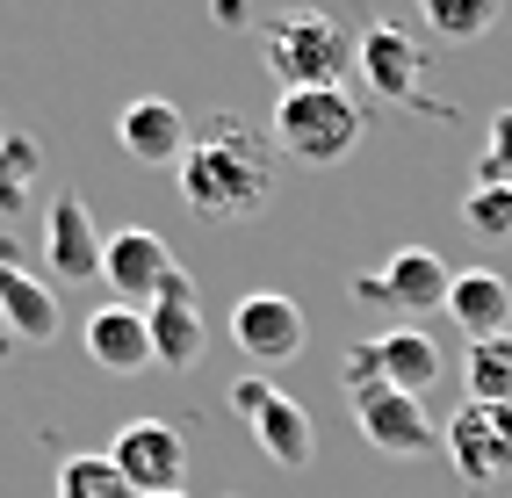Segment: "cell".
<instances>
[{"label":"cell","instance_id":"obj_1","mask_svg":"<svg viewBox=\"0 0 512 498\" xmlns=\"http://www.w3.org/2000/svg\"><path fill=\"white\" fill-rule=\"evenodd\" d=\"M174 181H181V203L210 224L253 217L275 195V145L246 116H210L202 130H188V152H181Z\"/></svg>","mask_w":512,"mask_h":498},{"label":"cell","instance_id":"obj_2","mask_svg":"<svg viewBox=\"0 0 512 498\" xmlns=\"http://www.w3.org/2000/svg\"><path fill=\"white\" fill-rule=\"evenodd\" d=\"M354 29L347 22H332L318 8H303V15H282V22H267V73L282 80V94H303V87H339L347 80V65H354Z\"/></svg>","mask_w":512,"mask_h":498},{"label":"cell","instance_id":"obj_3","mask_svg":"<svg viewBox=\"0 0 512 498\" xmlns=\"http://www.w3.org/2000/svg\"><path fill=\"white\" fill-rule=\"evenodd\" d=\"M361 102L347 87H303V94H282L275 102V145L303 166H339L354 145H361Z\"/></svg>","mask_w":512,"mask_h":498},{"label":"cell","instance_id":"obj_4","mask_svg":"<svg viewBox=\"0 0 512 498\" xmlns=\"http://www.w3.org/2000/svg\"><path fill=\"white\" fill-rule=\"evenodd\" d=\"M231 412L246 419V434L260 441V455L275 462V470H303V462L318 455L311 412H303L289 390H275L267 376H238V383H231Z\"/></svg>","mask_w":512,"mask_h":498},{"label":"cell","instance_id":"obj_5","mask_svg":"<svg viewBox=\"0 0 512 498\" xmlns=\"http://www.w3.org/2000/svg\"><path fill=\"white\" fill-rule=\"evenodd\" d=\"M109 462L123 470V484L138 491V498H159V491H181V477H188V441H181L166 419H130L123 434L109 441Z\"/></svg>","mask_w":512,"mask_h":498},{"label":"cell","instance_id":"obj_6","mask_svg":"<svg viewBox=\"0 0 512 498\" xmlns=\"http://www.w3.org/2000/svg\"><path fill=\"white\" fill-rule=\"evenodd\" d=\"M231 340L246 347V361H296L303 354V340H311V318H303V304L296 296H282V289H253V296H238L231 304Z\"/></svg>","mask_w":512,"mask_h":498},{"label":"cell","instance_id":"obj_7","mask_svg":"<svg viewBox=\"0 0 512 498\" xmlns=\"http://www.w3.org/2000/svg\"><path fill=\"white\" fill-rule=\"evenodd\" d=\"M440 441H448V462L462 484H491L512 470V405H462Z\"/></svg>","mask_w":512,"mask_h":498},{"label":"cell","instance_id":"obj_8","mask_svg":"<svg viewBox=\"0 0 512 498\" xmlns=\"http://www.w3.org/2000/svg\"><path fill=\"white\" fill-rule=\"evenodd\" d=\"M354 426H361V441L383 448V455H426V448H440L426 405H419V397H404V390H390V383L354 390Z\"/></svg>","mask_w":512,"mask_h":498},{"label":"cell","instance_id":"obj_9","mask_svg":"<svg viewBox=\"0 0 512 498\" xmlns=\"http://www.w3.org/2000/svg\"><path fill=\"white\" fill-rule=\"evenodd\" d=\"M166 275H174V253H166L159 231H145V224L109 231V246H101V282L116 289V304L145 311L152 296H159V282H166Z\"/></svg>","mask_w":512,"mask_h":498},{"label":"cell","instance_id":"obj_10","mask_svg":"<svg viewBox=\"0 0 512 498\" xmlns=\"http://www.w3.org/2000/svg\"><path fill=\"white\" fill-rule=\"evenodd\" d=\"M145 332H152V361L159 369H195L202 361V311H195V282L174 268L159 282V296L145 304Z\"/></svg>","mask_w":512,"mask_h":498},{"label":"cell","instance_id":"obj_11","mask_svg":"<svg viewBox=\"0 0 512 498\" xmlns=\"http://www.w3.org/2000/svg\"><path fill=\"white\" fill-rule=\"evenodd\" d=\"M0 325H8V340H22V347H44L58 332V289L37 268H22L8 246H0Z\"/></svg>","mask_w":512,"mask_h":498},{"label":"cell","instance_id":"obj_12","mask_svg":"<svg viewBox=\"0 0 512 498\" xmlns=\"http://www.w3.org/2000/svg\"><path fill=\"white\" fill-rule=\"evenodd\" d=\"M101 246H109V239L94 231L80 195H58V203L44 210V268L58 282H94L101 275Z\"/></svg>","mask_w":512,"mask_h":498},{"label":"cell","instance_id":"obj_13","mask_svg":"<svg viewBox=\"0 0 512 498\" xmlns=\"http://www.w3.org/2000/svg\"><path fill=\"white\" fill-rule=\"evenodd\" d=\"M116 145L145 166H181L188 152V116L166 102V94H138V102H123L116 116Z\"/></svg>","mask_w":512,"mask_h":498},{"label":"cell","instance_id":"obj_14","mask_svg":"<svg viewBox=\"0 0 512 498\" xmlns=\"http://www.w3.org/2000/svg\"><path fill=\"white\" fill-rule=\"evenodd\" d=\"M354 65H361V80H368L375 94H383V102H412V94H419V44L404 37L397 22H375V29H361Z\"/></svg>","mask_w":512,"mask_h":498},{"label":"cell","instance_id":"obj_15","mask_svg":"<svg viewBox=\"0 0 512 498\" xmlns=\"http://www.w3.org/2000/svg\"><path fill=\"white\" fill-rule=\"evenodd\" d=\"M368 354H375V383H390V390H404V397H426L440 376H448V361H440V347L426 340L419 325L375 332V340H368Z\"/></svg>","mask_w":512,"mask_h":498},{"label":"cell","instance_id":"obj_16","mask_svg":"<svg viewBox=\"0 0 512 498\" xmlns=\"http://www.w3.org/2000/svg\"><path fill=\"white\" fill-rule=\"evenodd\" d=\"M87 354H94V369H109V376H138V369H152L145 311H130V304H101V311L87 318Z\"/></svg>","mask_w":512,"mask_h":498},{"label":"cell","instance_id":"obj_17","mask_svg":"<svg viewBox=\"0 0 512 498\" xmlns=\"http://www.w3.org/2000/svg\"><path fill=\"white\" fill-rule=\"evenodd\" d=\"M448 289H455V268H448L440 253H426V246H404L390 268H383V296H390V311H412V318L448 311Z\"/></svg>","mask_w":512,"mask_h":498},{"label":"cell","instance_id":"obj_18","mask_svg":"<svg viewBox=\"0 0 512 498\" xmlns=\"http://www.w3.org/2000/svg\"><path fill=\"white\" fill-rule=\"evenodd\" d=\"M448 318L469 340H498V332H512V282L498 268H462L448 289Z\"/></svg>","mask_w":512,"mask_h":498},{"label":"cell","instance_id":"obj_19","mask_svg":"<svg viewBox=\"0 0 512 498\" xmlns=\"http://www.w3.org/2000/svg\"><path fill=\"white\" fill-rule=\"evenodd\" d=\"M37 174H44V145L29 138V130H8V138H0V217H8V224L29 210Z\"/></svg>","mask_w":512,"mask_h":498},{"label":"cell","instance_id":"obj_20","mask_svg":"<svg viewBox=\"0 0 512 498\" xmlns=\"http://www.w3.org/2000/svg\"><path fill=\"white\" fill-rule=\"evenodd\" d=\"M469 405H512V332H498V340H476L469 361Z\"/></svg>","mask_w":512,"mask_h":498},{"label":"cell","instance_id":"obj_21","mask_svg":"<svg viewBox=\"0 0 512 498\" xmlns=\"http://www.w3.org/2000/svg\"><path fill=\"white\" fill-rule=\"evenodd\" d=\"M58 498H138L109 455H65L58 462Z\"/></svg>","mask_w":512,"mask_h":498},{"label":"cell","instance_id":"obj_22","mask_svg":"<svg viewBox=\"0 0 512 498\" xmlns=\"http://www.w3.org/2000/svg\"><path fill=\"white\" fill-rule=\"evenodd\" d=\"M462 224L476 239H512V188L505 181H476L462 195Z\"/></svg>","mask_w":512,"mask_h":498},{"label":"cell","instance_id":"obj_23","mask_svg":"<svg viewBox=\"0 0 512 498\" xmlns=\"http://www.w3.org/2000/svg\"><path fill=\"white\" fill-rule=\"evenodd\" d=\"M498 22V0H426V29H440V37H484V29Z\"/></svg>","mask_w":512,"mask_h":498},{"label":"cell","instance_id":"obj_24","mask_svg":"<svg viewBox=\"0 0 512 498\" xmlns=\"http://www.w3.org/2000/svg\"><path fill=\"white\" fill-rule=\"evenodd\" d=\"M476 181H505V188H512V109L491 116V138H484V166H476Z\"/></svg>","mask_w":512,"mask_h":498},{"label":"cell","instance_id":"obj_25","mask_svg":"<svg viewBox=\"0 0 512 498\" xmlns=\"http://www.w3.org/2000/svg\"><path fill=\"white\" fill-rule=\"evenodd\" d=\"M354 304H390V296H383V275H354Z\"/></svg>","mask_w":512,"mask_h":498},{"label":"cell","instance_id":"obj_26","mask_svg":"<svg viewBox=\"0 0 512 498\" xmlns=\"http://www.w3.org/2000/svg\"><path fill=\"white\" fill-rule=\"evenodd\" d=\"M159 498H188V491H159Z\"/></svg>","mask_w":512,"mask_h":498}]
</instances>
